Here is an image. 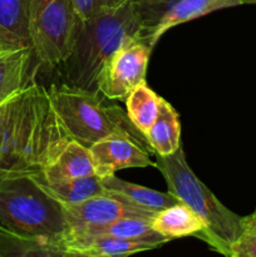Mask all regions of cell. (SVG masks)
<instances>
[{
	"label": "cell",
	"mask_w": 256,
	"mask_h": 257,
	"mask_svg": "<svg viewBox=\"0 0 256 257\" xmlns=\"http://www.w3.org/2000/svg\"><path fill=\"white\" fill-rule=\"evenodd\" d=\"M102 185L109 192L117 193L128 202L145 208V210L152 211V212H158L163 208H167L180 202L178 198H176L172 193L158 192L152 188L143 187V186L118 178L115 175L102 178Z\"/></svg>",
	"instance_id": "obj_16"
},
{
	"label": "cell",
	"mask_w": 256,
	"mask_h": 257,
	"mask_svg": "<svg viewBox=\"0 0 256 257\" xmlns=\"http://www.w3.org/2000/svg\"><path fill=\"white\" fill-rule=\"evenodd\" d=\"M48 93L65 132L80 145L89 148L104 138L118 136L152 152L146 137L132 124L127 112L118 105L108 104L107 98H100V93L88 92L65 83L52 84Z\"/></svg>",
	"instance_id": "obj_5"
},
{
	"label": "cell",
	"mask_w": 256,
	"mask_h": 257,
	"mask_svg": "<svg viewBox=\"0 0 256 257\" xmlns=\"http://www.w3.org/2000/svg\"><path fill=\"white\" fill-rule=\"evenodd\" d=\"M2 52H4V49H3V48H2V45H0V53H2Z\"/></svg>",
	"instance_id": "obj_27"
},
{
	"label": "cell",
	"mask_w": 256,
	"mask_h": 257,
	"mask_svg": "<svg viewBox=\"0 0 256 257\" xmlns=\"http://www.w3.org/2000/svg\"><path fill=\"white\" fill-rule=\"evenodd\" d=\"M161 98L145 82L136 87L125 99L128 118L143 136H146L157 118Z\"/></svg>",
	"instance_id": "obj_20"
},
{
	"label": "cell",
	"mask_w": 256,
	"mask_h": 257,
	"mask_svg": "<svg viewBox=\"0 0 256 257\" xmlns=\"http://www.w3.org/2000/svg\"><path fill=\"white\" fill-rule=\"evenodd\" d=\"M82 18L73 0H32L30 32L39 64H63L74 45Z\"/></svg>",
	"instance_id": "obj_6"
},
{
	"label": "cell",
	"mask_w": 256,
	"mask_h": 257,
	"mask_svg": "<svg viewBox=\"0 0 256 257\" xmlns=\"http://www.w3.org/2000/svg\"><path fill=\"white\" fill-rule=\"evenodd\" d=\"M70 140L48 89L32 79L0 105V177L42 175Z\"/></svg>",
	"instance_id": "obj_1"
},
{
	"label": "cell",
	"mask_w": 256,
	"mask_h": 257,
	"mask_svg": "<svg viewBox=\"0 0 256 257\" xmlns=\"http://www.w3.org/2000/svg\"><path fill=\"white\" fill-rule=\"evenodd\" d=\"M230 257H256V226L245 228L231 246Z\"/></svg>",
	"instance_id": "obj_23"
},
{
	"label": "cell",
	"mask_w": 256,
	"mask_h": 257,
	"mask_svg": "<svg viewBox=\"0 0 256 257\" xmlns=\"http://www.w3.org/2000/svg\"><path fill=\"white\" fill-rule=\"evenodd\" d=\"M152 227L165 237L173 240L186 236L198 237L205 225L193 211L182 202H178L158 211L152 220Z\"/></svg>",
	"instance_id": "obj_17"
},
{
	"label": "cell",
	"mask_w": 256,
	"mask_h": 257,
	"mask_svg": "<svg viewBox=\"0 0 256 257\" xmlns=\"http://www.w3.org/2000/svg\"><path fill=\"white\" fill-rule=\"evenodd\" d=\"M142 18L136 0L82 20L64 64L65 84L99 93L100 75L115 52L131 38L141 40Z\"/></svg>",
	"instance_id": "obj_2"
},
{
	"label": "cell",
	"mask_w": 256,
	"mask_h": 257,
	"mask_svg": "<svg viewBox=\"0 0 256 257\" xmlns=\"http://www.w3.org/2000/svg\"><path fill=\"white\" fill-rule=\"evenodd\" d=\"M95 175L89 148L70 140L42 172L45 183H55L72 178Z\"/></svg>",
	"instance_id": "obj_13"
},
{
	"label": "cell",
	"mask_w": 256,
	"mask_h": 257,
	"mask_svg": "<svg viewBox=\"0 0 256 257\" xmlns=\"http://www.w3.org/2000/svg\"><path fill=\"white\" fill-rule=\"evenodd\" d=\"M0 225L58 245L70 233L63 205L49 192L42 175L30 173L0 177Z\"/></svg>",
	"instance_id": "obj_3"
},
{
	"label": "cell",
	"mask_w": 256,
	"mask_h": 257,
	"mask_svg": "<svg viewBox=\"0 0 256 257\" xmlns=\"http://www.w3.org/2000/svg\"><path fill=\"white\" fill-rule=\"evenodd\" d=\"M124 2L125 0H73L75 9L82 20L92 18L93 15H97L98 13H102L104 10L119 7Z\"/></svg>",
	"instance_id": "obj_22"
},
{
	"label": "cell",
	"mask_w": 256,
	"mask_h": 257,
	"mask_svg": "<svg viewBox=\"0 0 256 257\" xmlns=\"http://www.w3.org/2000/svg\"><path fill=\"white\" fill-rule=\"evenodd\" d=\"M152 48L137 38H131L113 54L103 69L98 90L107 99L125 102L130 93L146 82Z\"/></svg>",
	"instance_id": "obj_8"
},
{
	"label": "cell",
	"mask_w": 256,
	"mask_h": 257,
	"mask_svg": "<svg viewBox=\"0 0 256 257\" xmlns=\"http://www.w3.org/2000/svg\"><path fill=\"white\" fill-rule=\"evenodd\" d=\"M156 168L162 173L168 192L196 213L205 225L198 238L215 251L230 257L231 246L245 231V217L220 202L207 186L192 172L182 145L170 156H157Z\"/></svg>",
	"instance_id": "obj_4"
},
{
	"label": "cell",
	"mask_w": 256,
	"mask_h": 257,
	"mask_svg": "<svg viewBox=\"0 0 256 257\" xmlns=\"http://www.w3.org/2000/svg\"><path fill=\"white\" fill-rule=\"evenodd\" d=\"M49 192L63 205L80 203L93 197L103 196L107 190L102 185V178L97 175L72 178L55 183H45Z\"/></svg>",
	"instance_id": "obj_21"
},
{
	"label": "cell",
	"mask_w": 256,
	"mask_h": 257,
	"mask_svg": "<svg viewBox=\"0 0 256 257\" xmlns=\"http://www.w3.org/2000/svg\"><path fill=\"white\" fill-rule=\"evenodd\" d=\"M33 58L35 55L32 48L0 53V105L19 93L32 80L29 69Z\"/></svg>",
	"instance_id": "obj_14"
},
{
	"label": "cell",
	"mask_w": 256,
	"mask_h": 257,
	"mask_svg": "<svg viewBox=\"0 0 256 257\" xmlns=\"http://www.w3.org/2000/svg\"><path fill=\"white\" fill-rule=\"evenodd\" d=\"M142 18L141 40L153 48L171 28L197 19L215 10L237 7L241 0H136Z\"/></svg>",
	"instance_id": "obj_7"
},
{
	"label": "cell",
	"mask_w": 256,
	"mask_h": 257,
	"mask_svg": "<svg viewBox=\"0 0 256 257\" xmlns=\"http://www.w3.org/2000/svg\"><path fill=\"white\" fill-rule=\"evenodd\" d=\"M60 246L64 250L93 257H128L160 247L152 242L124 240L104 235H69Z\"/></svg>",
	"instance_id": "obj_11"
},
{
	"label": "cell",
	"mask_w": 256,
	"mask_h": 257,
	"mask_svg": "<svg viewBox=\"0 0 256 257\" xmlns=\"http://www.w3.org/2000/svg\"><path fill=\"white\" fill-rule=\"evenodd\" d=\"M241 4H256V0H241Z\"/></svg>",
	"instance_id": "obj_26"
},
{
	"label": "cell",
	"mask_w": 256,
	"mask_h": 257,
	"mask_svg": "<svg viewBox=\"0 0 256 257\" xmlns=\"http://www.w3.org/2000/svg\"><path fill=\"white\" fill-rule=\"evenodd\" d=\"M93 158L95 175L99 178L115 175L125 168L156 167V162L150 158L146 150L127 138H104L89 147Z\"/></svg>",
	"instance_id": "obj_10"
},
{
	"label": "cell",
	"mask_w": 256,
	"mask_h": 257,
	"mask_svg": "<svg viewBox=\"0 0 256 257\" xmlns=\"http://www.w3.org/2000/svg\"><path fill=\"white\" fill-rule=\"evenodd\" d=\"M65 257H93V256L84 255V253H80V252H74V251L65 250Z\"/></svg>",
	"instance_id": "obj_25"
},
{
	"label": "cell",
	"mask_w": 256,
	"mask_h": 257,
	"mask_svg": "<svg viewBox=\"0 0 256 257\" xmlns=\"http://www.w3.org/2000/svg\"><path fill=\"white\" fill-rule=\"evenodd\" d=\"M245 225L246 227H252L256 226V210L251 215L245 216Z\"/></svg>",
	"instance_id": "obj_24"
},
{
	"label": "cell",
	"mask_w": 256,
	"mask_h": 257,
	"mask_svg": "<svg viewBox=\"0 0 256 257\" xmlns=\"http://www.w3.org/2000/svg\"><path fill=\"white\" fill-rule=\"evenodd\" d=\"M145 137L152 152L157 156H170L180 148V118L172 105L163 98H161L157 118Z\"/></svg>",
	"instance_id": "obj_15"
},
{
	"label": "cell",
	"mask_w": 256,
	"mask_h": 257,
	"mask_svg": "<svg viewBox=\"0 0 256 257\" xmlns=\"http://www.w3.org/2000/svg\"><path fill=\"white\" fill-rule=\"evenodd\" d=\"M32 0H0V45L4 50L32 48Z\"/></svg>",
	"instance_id": "obj_12"
},
{
	"label": "cell",
	"mask_w": 256,
	"mask_h": 257,
	"mask_svg": "<svg viewBox=\"0 0 256 257\" xmlns=\"http://www.w3.org/2000/svg\"><path fill=\"white\" fill-rule=\"evenodd\" d=\"M63 208L70 233L108 225L125 217H138L152 221L157 213L138 207L109 191H107L105 195L93 197L84 202L63 205Z\"/></svg>",
	"instance_id": "obj_9"
},
{
	"label": "cell",
	"mask_w": 256,
	"mask_h": 257,
	"mask_svg": "<svg viewBox=\"0 0 256 257\" xmlns=\"http://www.w3.org/2000/svg\"><path fill=\"white\" fill-rule=\"evenodd\" d=\"M70 235H104L124 238V240L152 242L158 246H162L171 241L170 238L158 233L152 227V221L138 217L120 218L114 222L108 223V225L85 228V230L70 233Z\"/></svg>",
	"instance_id": "obj_18"
},
{
	"label": "cell",
	"mask_w": 256,
	"mask_h": 257,
	"mask_svg": "<svg viewBox=\"0 0 256 257\" xmlns=\"http://www.w3.org/2000/svg\"><path fill=\"white\" fill-rule=\"evenodd\" d=\"M0 257H65V250L58 243L18 235L0 225Z\"/></svg>",
	"instance_id": "obj_19"
}]
</instances>
